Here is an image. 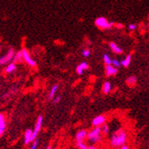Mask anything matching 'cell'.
Wrapping results in <instances>:
<instances>
[{
    "label": "cell",
    "instance_id": "obj_1",
    "mask_svg": "<svg viewBox=\"0 0 149 149\" xmlns=\"http://www.w3.org/2000/svg\"><path fill=\"white\" fill-rule=\"evenodd\" d=\"M127 141H128L127 132L123 129H120L111 136L110 145L114 148H120L121 146H125Z\"/></svg>",
    "mask_w": 149,
    "mask_h": 149
},
{
    "label": "cell",
    "instance_id": "obj_2",
    "mask_svg": "<svg viewBox=\"0 0 149 149\" xmlns=\"http://www.w3.org/2000/svg\"><path fill=\"white\" fill-rule=\"evenodd\" d=\"M102 130L101 127H94L91 130L88 131V140L91 144H97L102 139Z\"/></svg>",
    "mask_w": 149,
    "mask_h": 149
},
{
    "label": "cell",
    "instance_id": "obj_3",
    "mask_svg": "<svg viewBox=\"0 0 149 149\" xmlns=\"http://www.w3.org/2000/svg\"><path fill=\"white\" fill-rule=\"evenodd\" d=\"M95 24L101 30H109L114 25V22H109L104 17H98L95 21Z\"/></svg>",
    "mask_w": 149,
    "mask_h": 149
},
{
    "label": "cell",
    "instance_id": "obj_4",
    "mask_svg": "<svg viewBox=\"0 0 149 149\" xmlns=\"http://www.w3.org/2000/svg\"><path fill=\"white\" fill-rule=\"evenodd\" d=\"M15 50L13 48H10L7 53L6 54L5 56H1L0 58V64L1 65H4L6 63H10L12 62H13V58H15Z\"/></svg>",
    "mask_w": 149,
    "mask_h": 149
},
{
    "label": "cell",
    "instance_id": "obj_5",
    "mask_svg": "<svg viewBox=\"0 0 149 149\" xmlns=\"http://www.w3.org/2000/svg\"><path fill=\"white\" fill-rule=\"evenodd\" d=\"M42 123H43V116L39 115L37 119V121H36L35 126H34V130H33V134H32V140L33 141H35L37 139L38 135L42 128Z\"/></svg>",
    "mask_w": 149,
    "mask_h": 149
},
{
    "label": "cell",
    "instance_id": "obj_6",
    "mask_svg": "<svg viewBox=\"0 0 149 149\" xmlns=\"http://www.w3.org/2000/svg\"><path fill=\"white\" fill-rule=\"evenodd\" d=\"M22 56H23V60L25 61V63L27 64H29L30 66H36V61L34 59L31 58V55H30V53L28 52V50H27L26 48H23L22 50Z\"/></svg>",
    "mask_w": 149,
    "mask_h": 149
},
{
    "label": "cell",
    "instance_id": "obj_7",
    "mask_svg": "<svg viewBox=\"0 0 149 149\" xmlns=\"http://www.w3.org/2000/svg\"><path fill=\"white\" fill-rule=\"evenodd\" d=\"M88 132L85 130H79L76 135H75V140L76 142H84L86 139H88Z\"/></svg>",
    "mask_w": 149,
    "mask_h": 149
},
{
    "label": "cell",
    "instance_id": "obj_8",
    "mask_svg": "<svg viewBox=\"0 0 149 149\" xmlns=\"http://www.w3.org/2000/svg\"><path fill=\"white\" fill-rule=\"evenodd\" d=\"M106 118L104 115H98L95 117L92 120V125L93 127H101L104 124H105Z\"/></svg>",
    "mask_w": 149,
    "mask_h": 149
},
{
    "label": "cell",
    "instance_id": "obj_9",
    "mask_svg": "<svg viewBox=\"0 0 149 149\" xmlns=\"http://www.w3.org/2000/svg\"><path fill=\"white\" fill-rule=\"evenodd\" d=\"M118 72V68L114 67L113 64L110 65H105V75L110 77V76H114Z\"/></svg>",
    "mask_w": 149,
    "mask_h": 149
},
{
    "label": "cell",
    "instance_id": "obj_10",
    "mask_svg": "<svg viewBox=\"0 0 149 149\" xmlns=\"http://www.w3.org/2000/svg\"><path fill=\"white\" fill-rule=\"evenodd\" d=\"M32 134H33V130H27L24 133V145L27 146L29 145L31 142H32Z\"/></svg>",
    "mask_w": 149,
    "mask_h": 149
},
{
    "label": "cell",
    "instance_id": "obj_11",
    "mask_svg": "<svg viewBox=\"0 0 149 149\" xmlns=\"http://www.w3.org/2000/svg\"><path fill=\"white\" fill-rule=\"evenodd\" d=\"M88 64L87 62H82V63H80L77 67H76V72L79 74V75H81L84 71L88 70Z\"/></svg>",
    "mask_w": 149,
    "mask_h": 149
},
{
    "label": "cell",
    "instance_id": "obj_12",
    "mask_svg": "<svg viewBox=\"0 0 149 149\" xmlns=\"http://www.w3.org/2000/svg\"><path fill=\"white\" fill-rule=\"evenodd\" d=\"M6 129V118H5V115L3 113L0 114V135L4 134L5 130Z\"/></svg>",
    "mask_w": 149,
    "mask_h": 149
},
{
    "label": "cell",
    "instance_id": "obj_13",
    "mask_svg": "<svg viewBox=\"0 0 149 149\" xmlns=\"http://www.w3.org/2000/svg\"><path fill=\"white\" fill-rule=\"evenodd\" d=\"M16 71V63L15 62H12L10 63H8L5 69V72L9 74V73H13V72Z\"/></svg>",
    "mask_w": 149,
    "mask_h": 149
},
{
    "label": "cell",
    "instance_id": "obj_14",
    "mask_svg": "<svg viewBox=\"0 0 149 149\" xmlns=\"http://www.w3.org/2000/svg\"><path fill=\"white\" fill-rule=\"evenodd\" d=\"M57 91H58V85L57 84H55V85H54L51 88L50 92L48 94V98H49V100H53L54 98L56 97V95Z\"/></svg>",
    "mask_w": 149,
    "mask_h": 149
},
{
    "label": "cell",
    "instance_id": "obj_15",
    "mask_svg": "<svg viewBox=\"0 0 149 149\" xmlns=\"http://www.w3.org/2000/svg\"><path fill=\"white\" fill-rule=\"evenodd\" d=\"M109 46H110V48L113 50V53L118 54V55H120V54H123V49H121L120 47H118L116 43H114V42L112 41V42L109 43Z\"/></svg>",
    "mask_w": 149,
    "mask_h": 149
},
{
    "label": "cell",
    "instance_id": "obj_16",
    "mask_svg": "<svg viewBox=\"0 0 149 149\" xmlns=\"http://www.w3.org/2000/svg\"><path fill=\"white\" fill-rule=\"evenodd\" d=\"M112 90V85L111 83L109 82V81H105V82L104 83L103 85V93L107 95V94H109Z\"/></svg>",
    "mask_w": 149,
    "mask_h": 149
},
{
    "label": "cell",
    "instance_id": "obj_17",
    "mask_svg": "<svg viewBox=\"0 0 149 149\" xmlns=\"http://www.w3.org/2000/svg\"><path fill=\"white\" fill-rule=\"evenodd\" d=\"M130 62H131V55H128L124 59L120 61V64L123 67H129Z\"/></svg>",
    "mask_w": 149,
    "mask_h": 149
},
{
    "label": "cell",
    "instance_id": "obj_18",
    "mask_svg": "<svg viewBox=\"0 0 149 149\" xmlns=\"http://www.w3.org/2000/svg\"><path fill=\"white\" fill-rule=\"evenodd\" d=\"M126 83L130 86V87H133L136 85L137 83V78L135 76H130L127 79H126Z\"/></svg>",
    "mask_w": 149,
    "mask_h": 149
},
{
    "label": "cell",
    "instance_id": "obj_19",
    "mask_svg": "<svg viewBox=\"0 0 149 149\" xmlns=\"http://www.w3.org/2000/svg\"><path fill=\"white\" fill-rule=\"evenodd\" d=\"M23 60V56H22V51H19L15 53V58H13V62L15 63H20Z\"/></svg>",
    "mask_w": 149,
    "mask_h": 149
},
{
    "label": "cell",
    "instance_id": "obj_20",
    "mask_svg": "<svg viewBox=\"0 0 149 149\" xmlns=\"http://www.w3.org/2000/svg\"><path fill=\"white\" fill-rule=\"evenodd\" d=\"M103 59H104V63H105V65H110L112 64V62H113V59H111V57L107 55V54H104L103 56Z\"/></svg>",
    "mask_w": 149,
    "mask_h": 149
},
{
    "label": "cell",
    "instance_id": "obj_21",
    "mask_svg": "<svg viewBox=\"0 0 149 149\" xmlns=\"http://www.w3.org/2000/svg\"><path fill=\"white\" fill-rule=\"evenodd\" d=\"M101 130H102V133L103 135H107L108 133H109V126H108L106 123L104 124L103 126H101Z\"/></svg>",
    "mask_w": 149,
    "mask_h": 149
},
{
    "label": "cell",
    "instance_id": "obj_22",
    "mask_svg": "<svg viewBox=\"0 0 149 149\" xmlns=\"http://www.w3.org/2000/svg\"><path fill=\"white\" fill-rule=\"evenodd\" d=\"M88 146L85 144V142H78L77 143V147L78 149H87Z\"/></svg>",
    "mask_w": 149,
    "mask_h": 149
},
{
    "label": "cell",
    "instance_id": "obj_23",
    "mask_svg": "<svg viewBox=\"0 0 149 149\" xmlns=\"http://www.w3.org/2000/svg\"><path fill=\"white\" fill-rule=\"evenodd\" d=\"M90 54H91V51L89 49H88V48H86V49H84L82 51V56L84 57H88L90 56Z\"/></svg>",
    "mask_w": 149,
    "mask_h": 149
},
{
    "label": "cell",
    "instance_id": "obj_24",
    "mask_svg": "<svg viewBox=\"0 0 149 149\" xmlns=\"http://www.w3.org/2000/svg\"><path fill=\"white\" fill-rule=\"evenodd\" d=\"M112 64H113L114 67H116V68H119V67H120V66H121L120 62H119V61H118V60H116V59H113Z\"/></svg>",
    "mask_w": 149,
    "mask_h": 149
},
{
    "label": "cell",
    "instance_id": "obj_25",
    "mask_svg": "<svg viewBox=\"0 0 149 149\" xmlns=\"http://www.w3.org/2000/svg\"><path fill=\"white\" fill-rule=\"evenodd\" d=\"M61 96L60 95H58V96H56V97L53 99V101H54V104H58L59 102H60V100H61Z\"/></svg>",
    "mask_w": 149,
    "mask_h": 149
},
{
    "label": "cell",
    "instance_id": "obj_26",
    "mask_svg": "<svg viewBox=\"0 0 149 149\" xmlns=\"http://www.w3.org/2000/svg\"><path fill=\"white\" fill-rule=\"evenodd\" d=\"M128 28H129L130 31H135V30L137 29V25H136V24H134V23H131V24H130V25L128 26Z\"/></svg>",
    "mask_w": 149,
    "mask_h": 149
},
{
    "label": "cell",
    "instance_id": "obj_27",
    "mask_svg": "<svg viewBox=\"0 0 149 149\" xmlns=\"http://www.w3.org/2000/svg\"><path fill=\"white\" fill-rule=\"evenodd\" d=\"M38 141L36 139V140L33 142V144L31 145V148H30V149H37V147H38Z\"/></svg>",
    "mask_w": 149,
    "mask_h": 149
},
{
    "label": "cell",
    "instance_id": "obj_28",
    "mask_svg": "<svg viewBox=\"0 0 149 149\" xmlns=\"http://www.w3.org/2000/svg\"><path fill=\"white\" fill-rule=\"evenodd\" d=\"M87 149H97V147L96 146H94V145H91V146H88Z\"/></svg>",
    "mask_w": 149,
    "mask_h": 149
},
{
    "label": "cell",
    "instance_id": "obj_29",
    "mask_svg": "<svg viewBox=\"0 0 149 149\" xmlns=\"http://www.w3.org/2000/svg\"><path fill=\"white\" fill-rule=\"evenodd\" d=\"M118 149H130V147L129 146H121V147H120V148H118Z\"/></svg>",
    "mask_w": 149,
    "mask_h": 149
},
{
    "label": "cell",
    "instance_id": "obj_30",
    "mask_svg": "<svg viewBox=\"0 0 149 149\" xmlns=\"http://www.w3.org/2000/svg\"><path fill=\"white\" fill-rule=\"evenodd\" d=\"M116 26L118 27V28H123V24H116Z\"/></svg>",
    "mask_w": 149,
    "mask_h": 149
},
{
    "label": "cell",
    "instance_id": "obj_31",
    "mask_svg": "<svg viewBox=\"0 0 149 149\" xmlns=\"http://www.w3.org/2000/svg\"><path fill=\"white\" fill-rule=\"evenodd\" d=\"M47 149H52V147H51V146H47Z\"/></svg>",
    "mask_w": 149,
    "mask_h": 149
}]
</instances>
